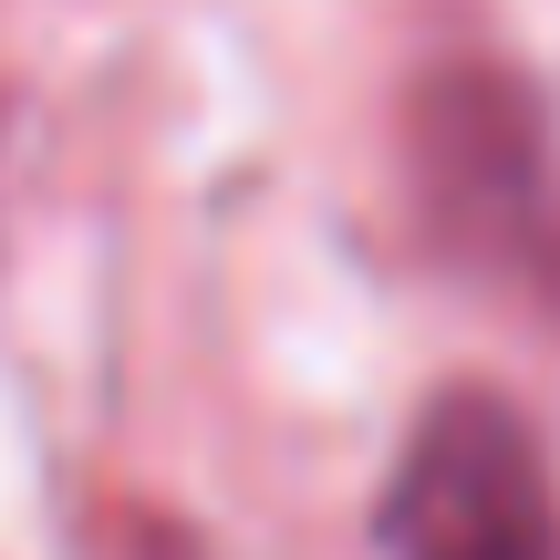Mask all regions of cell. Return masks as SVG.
Returning <instances> with one entry per match:
<instances>
[{"mask_svg":"<svg viewBox=\"0 0 560 560\" xmlns=\"http://www.w3.org/2000/svg\"><path fill=\"white\" fill-rule=\"evenodd\" d=\"M416 177L436 229L467 260L560 291V177H550V136L529 115L520 83L499 73H436L416 104Z\"/></svg>","mask_w":560,"mask_h":560,"instance_id":"2","label":"cell"},{"mask_svg":"<svg viewBox=\"0 0 560 560\" xmlns=\"http://www.w3.org/2000/svg\"><path fill=\"white\" fill-rule=\"evenodd\" d=\"M395 560H560V488L529 436V416L488 384L425 405L416 446L384 499Z\"/></svg>","mask_w":560,"mask_h":560,"instance_id":"1","label":"cell"}]
</instances>
